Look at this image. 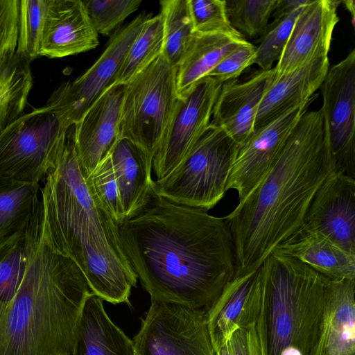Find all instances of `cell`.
Returning a JSON list of instances; mask_svg holds the SVG:
<instances>
[{"label": "cell", "instance_id": "6da1fadb", "mask_svg": "<svg viewBox=\"0 0 355 355\" xmlns=\"http://www.w3.org/2000/svg\"><path fill=\"white\" fill-rule=\"evenodd\" d=\"M123 250L151 301L208 311L235 275L234 246L224 218L153 193L119 225Z\"/></svg>", "mask_w": 355, "mask_h": 355}, {"label": "cell", "instance_id": "7a4b0ae2", "mask_svg": "<svg viewBox=\"0 0 355 355\" xmlns=\"http://www.w3.org/2000/svg\"><path fill=\"white\" fill-rule=\"evenodd\" d=\"M335 171L322 109L306 111L263 180L223 217L234 242V277L258 270L301 227L317 190Z\"/></svg>", "mask_w": 355, "mask_h": 355}, {"label": "cell", "instance_id": "3957f363", "mask_svg": "<svg viewBox=\"0 0 355 355\" xmlns=\"http://www.w3.org/2000/svg\"><path fill=\"white\" fill-rule=\"evenodd\" d=\"M41 187L42 231L51 248L71 259L93 293L130 306L137 276L119 239V225L87 186L69 136Z\"/></svg>", "mask_w": 355, "mask_h": 355}, {"label": "cell", "instance_id": "277c9868", "mask_svg": "<svg viewBox=\"0 0 355 355\" xmlns=\"http://www.w3.org/2000/svg\"><path fill=\"white\" fill-rule=\"evenodd\" d=\"M28 234L26 272L0 318V355H71L76 325L92 291L76 263L46 242L42 211Z\"/></svg>", "mask_w": 355, "mask_h": 355}, {"label": "cell", "instance_id": "5b68a950", "mask_svg": "<svg viewBox=\"0 0 355 355\" xmlns=\"http://www.w3.org/2000/svg\"><path fill=\"white\" fill-rule=\"evenodd\" d=\"M259 269L261 288L255 329L261 355H311L327 278L275 252Z\"/></svg>", "mask_w": 355, "mask_h": 355}, {"label": "cell", "instance_id": "8992f818", "mask_svg": "<svg viewBox=\"0 0 355 355\" xmlns=\"http://www.w3.org/2000/svg\"><path fill=\"white\" fill-rule=\"evenodd\" d=\"M178 67L162 54L124 85L120 132L153 159L166 139L181 103Z\"/></svg>", "mask_w": 355, "mask_h": 355}, {"label": "cell", "instance_id": "52a82bcc", "mask_svg": "<svg viewBox=\"0 0 355 355\" xmlns=\"http://www.w3.org/2000/svg\"><path fill=\"white\" fill-rule=\"evenodd\" d=\"M238 148L223 129L210 123L187 157L153 180V193L177 205L212 209L226 191Z\"/></svg>", "mask_w": 355, "mask_h": 355}, {"label": "cell", "instance_id": "ba28073f", "mask_svg": "<svg viewBox=\"0 0 355 355\" xmlns=\"http://www.w3.org/2000/svg\"><path fill=\"white\" fill-rule=\"evenodd\" d=\"M67 132L46 105L23 114L0 134V177L40 184L57 166Z\"/></svg>", "mask_w": 355, "mask_h": 355}, {"label": "cell", "instance_id": "9c48e42d", "mask_svg": "<svg viewBox=\"0 0 355 355\" xmlns=\"http://www.w3.org/2000/svg\"><path fill=\"white\" fill-rule=\"evenodd\" d=\"M150 14L139 15L111 35L104 51L83 74L60 84L46 106L68 131L87 109L112 85L132 42Z\"/></svg>", "mask_w": 355, "mask_h": 355}, {"label": "cell", "instance_id": "30bf717a", "mask_svg": "<svg viewBox=\"0 0 355 355\" xmlns=\"http://www.w3.org/2000/svg\"><path fill=\"white\" fill-rule=\"evenodd\" d=\"M136 355H216L207 311L151 301L133 339Z\"/></svg>", "mask_w": 355, "mask_h": 355}, {"label": "cell", "instance_id": "8fae6325", "mask_svg": "<svg viewBox=\"0 0 355 355\" xmlns=\"http://www.w3.org/2000/svg\"><path fill=\"white\" fill-rule=\"evenodd\" d=\"M336 172L355 178V50L329 66L320 87Z\"/></svg>", "mask_w": 355, "mask_h": 355}, {"label": "cell", "instance_id": "7c38bea8", "mask_svg": "<svg viewBox=\"0 0 355 355\" xmlns=\"http://www.w3.org/2000/svg\"><path fill=\"white\" fill-rule=\"evenodd\" d=\"M315 96L254 130L238 148L226 185L241 203L263 180L281 154L293 129Z\"/></svg>", "mask_w": 355, "mask_h": 355}, {"label": "cell", "instance_id": "4fadbf2b", "mask_svg": "<svg viewBox=\"0 0 355 355\" xmlns=\"http://www.w3.org/2000/svg\"><path fill=\"white\" fill-rule=\"evenodd\" d=\"M221 85L205 76L182 98L170 131L153 157L156 180L166 176L184 160L206 132Z\"/></svg>", "mask_w": 355, "mask_h": 355}, {"label": "cell", "instance_id": "5bb4252c", "mask_svg": "<svg viewBox=\"0 0 355 355\" xmlns=\"http://www.w3.org/2000/svg\"><path fill=\"white\" fill-rule=\"evenodd\" d=\"M355 254V178L334 172L318 188L299 229Z\"/></svg>", "mask_w": 355, "mask_h": 355}, {"label": "cell", "instance_id": "9a60e30c", "mask_svg": "<svg viewBox=\"0 0 355 355\" xmlns=\"http://www.w3.org/2000/svg\"><path fill=\"white\" fill-rule=\"evenodd\" d=\"M124 85L109 87L68 130L83 175L86 178L111 152L121 137Z\"/></svg>", "mask_w": 355, "mask_h": 355}, {"label": "cell", "instance_id": "2e32d148", "mask_svg": "<svg viewBox=\"0 0 355 355\" xmlns=\"http://www.w3.org/2000/svg\"><path fill=\"white\" fill-rule=\"evenodd\" d=\"M340 3L338 0H312L303 8L274 67L276 78L315 59L328 57Z\"/></svg>", "mask_w": 355, "mask_h": 355}, {"label": "cell", "instance_id": "e0dca14e", "mask_svg": "<svg viewBox=\"0 0 355 355\" xmlns=\"http://www.w3.org/2000/svg\"><path fill=\"white\" fill-rule=\"evenodd\" d=\"M276 80L275 68L259 69L243 81L222 84L214 105L211 124L223 129L239 147L254 130L259 105Z\"/></svg>", "mask_w": 355, "mask_h": 355}, {"label": "cell", "instance_id": "ac0fdd59", "mask_svg": "<svg viewBox=\"0 0 355 355\" xmlns=\"http://www.w3.org/2000/svg\"><path fill=\"white\" fill-rule=\"evenodd\" d=\"M99 44L81 0H48L40 56L64 58L86 52Z\"/></svg>", "mask_w": 355, "mask_h": 355}, {"label": "cell", "instance_id": "d6986e66", "mask_svg": "<svg viewBox=\"0 0 355 355\" xmlns=\"http://www.w3.org/2000/svg\"><path fill=\"white\" fill-rule=\"evenodd\" d=\"M261 277L256 272L234 277L207 311L209 334L215 353L238 329L255 323Z\"/></svg>", "mask_w": 355, "mask_h": 355}, {"label": "cell", "instance_id": "ffe728a7", "mask_svg": "<svg viewBox=\"0 0 355 355\" xmlns=\"http://www.w3.org/2000/svg\"><path fill=\"white\" fill-rule=\"evenodd\" d=\"M355 279H327L322 316L311 355H355Z\"/></svg>", "mask_w": 355, "mask_h": 355}, {"label": "cell", "instance_id": "44dd1931", "mask_svg": "<svg viewBox=\"0 0 355 355\" xmlns=\"http://www.w3.org/2000/svg\"><path fill=\"white\" fill-rule=\"evenodd\" d=\"M110 154L126 220L138 215L151 200L153 159L123 137L118 139Z\"/></svg>", "mask_w": 355, "mask_h": 355}, {"label": "cell", "instance_id": "7402d4cb", "mask_svg": "<svg viewBox=\"0 0 355 355\" xmlns=\"http://www.w3.org/2000/svg\"><path fill=\"white\" fill-rule=\"evenodd\" d=\"M329 66V57L320 58L276 78L259 105L254 129L310 99L320 89Z\"/></svg>", "mask_w": 355, "mask_h": 355}, {"label": "cell", "instance_id": "603a6c76", "mask_svg": "<svg viewBox=\"0 0 355 355\" xmlns=\"http://www.w3.org/2000/svg\"><path fill=\"white\" fill-rule=\"evenodd\" d=\"M103 300L91 292L76 325L71 355H136L130 340L107 315Z\"/></svg>", "mask_w": 355, "mask_h": 355}, {"label": "cell", "instance_id": "cb8c5ba5", "mask_svg": "<svg viewBox=\"0 0 355 355\" xmlns=\"http://www.w3.org/2000/svg\"><path fill=\"white\" fill-rule=\"evenodd\" d=\"M272 252L293 257L329 279H355V254L321 234L298 230Z\"/></svg>", "mask_w": 355, "mask_h": 355}, {"label": "cell", "instance_id": "d4e9b609", "mask_svg": "<svg viewBox=\"0 0 355 355\" xmlns=\"http://www.w3.org/2000/svg\"><path fill=\"white\" fill-rule=\"evenodd\" d=\"M247 41L236 30L230 32L193 33L178 66L177 89L181 98L231 51Z\"/></svg>", "mask_w": 355, "mask_h": 355}, {"label": "cell", "instance_id": "484cf974", "mask_svg": "<svg viewBox=\"0 0 355 355\" xmlns=\"http://www.w3.org/2000/svg\"><path fill=\"white\" fill-rule=\"evenodd\" d=\"M41 186L0 177V241L25 232L41 208Z\"/></svg>", "mask_w": 355, "mask_h": 355}, {"label": "cell", "instance_id": "4316f807", "mask_svg": "<svg viewBox=\"0 0 355 355\" xmlns=\"http://www.w3.org/2000/svg\"><path fill=\"white\" fill-rule=\"evenodd\" d=\"M32 87L28 62L15 54L0 62V134L24 114Z\"/></svg>", "mask_w": 355, "mask_h": 355}, {"label": "cell", "instance_id": "83f0119b", "mask_svg": "<svg viewBox=\"0 0 355 355\" xmlns=\"http://www.w3.org/2000/svg\"><path fill=\"white\" fill-rule=\"evenodd\" d=\"M163 44L162 17L159 14L150 15L128 50L114 85H125L145 69L162 53Z\"/></svg>", "mask_w": 355, "mask_h": 355}, {"label": "cell", "instance_id": "f1b7e54d", "mask_svg": "<svg viewBox=\"0 0 355 355\" xmlns=\"http://www.w3.org/2000/svg\"><path fill=\"white\" fill-rule=\"evenodd\" d=\"M29 248L28 227L25 232L0 241V318L21 285L26 270Z\"/></svg>", "mask_w": 355, "mask_h": 355}, {"label": "cell", "instance_id": "f546056e", "mask_svg": "<svg viewBox=\"0 0 355 355\" xmlns=\"http://www.w3.org/2000/svg\"><path fill=\"white\" fill-rule=\"evenodd\" d=\"M164 29L162 55L178 67L194 33L189 0L159 1Z\"/></svg>", "mask_w": 355, "mask_h": 355}, {"label": "cell", "instance_id": "4dcf8cb0", "mask_svg": "<svg viewBox=\"0 0 355 355\" xmlns=\"http://www.w3.org/2000/svg\"><path fill=\"white\" fill-rule=\"evenodd\" d=\"M48 0H19L15 54L29 63L40 55Z\"/></svg>", "mask_w": 355, "mask_h": 355}, {"label": "cell", "instance_id": "1f68e13d", "mask_svg": "<svg viewBox=\"0 0 355 355\" xmlns=\"http://www.w3.org/2000/svg\"><path fill=\"white\" fill-rule=\"evenodd\" d=\"M277 0H225L231 26L244 37L262 35Z\"/></svg>", "mask_w": 355, "mask_h": 355}, {"label": "cell", "instance_id": "d6a6232c", "mask_svg": "<svg viewBox=\"0 0 355 355\" xmlns=\"http://www.w3.org/2000/svg\"><path fill=\"white\" fill-rule=\"evenodd\" d=\"M306 6L297 8L268 25L255 50L253 63L259 67L260 69L269 70L273 68L274 62L279 60L295 20Z\"/></svg>", "mask_w": 355, "mask_h": 355}, {"label": "cell", "instance_id": "836d02e7", "mask_svg": "<svg viewBox=\"0 0 355 355\" xmlns=\"http://www.w3.org/2000/svg\"><path fill=\"white\" fill-rule=\"evenodd\" d=\"M89 18L98 34L110 35L141 3L140 0L83 1Z\"/></svg>", "mask_w": 355, "mask_h": 355}, {"label": "cell", "instance_id": "e575fe53", "mask_svg": "<svg viewBox=\"0 0 355 355\" xmlns=\"http://www.w3.org/2000/svg\"><path fill=\"white\" fill-rule=\"evenodd\" d=\"M87 186L120 225L125 220L110 154L85 178Z\"/></svg>", "mask_w": 355, "mask_h": 355}, {"label": "cell", "instance_id": "d590c367", "mask_svg": "<svg viewBox=\"0 0 355 355\" xmlns=\"http://www.w3.org/2000/svg\"><path fill=\"white\" fill-rule=\"evenodd\" d=\"M189 4L195 32H230L235 30L228 21L225 0H189Z\"/></svg>", "mask_w": 355, "mask_h": 355}, {"label": "cell", "instance_id": "8d00e7d4", "mask_svg": "<svg viewBox=\"0 0 355 355\" xmlns=\"http://www.w3.org/2000/svg\"><path fill=\"white\" fill-rule=\"evenodd\" d=\"M255 50L256 46L245 41L227 54L207 76L220 84L237 79L245 69L254 64Z\"/></svg>", "mask_w": 355, "mask_h": 355}, {"label": "cell", "instance_id": "74e56055", "mask_svg": "<svg viewBox=\"0 0 355 355\" xmlns=\"http://www.w3.org/2000/svg\"><path fill=\"white\" fill-rule=\"evenodd\" d=\"M19 0H0V62L15 54Z\"/></svg>", "mask_w": 355, "mask_h": 355}, {"label": "cell", "instance_id": "f35d334b", "mask_svg": "<svg viewBox=\"0 0 355 355\" xmlns=\"http://www.w3.org/2000/svg\"><path fill=\"white\" fill-rule=\"evenodd\" d=\"M227 344L230 355H261L255 323L236 329Z\"/></svg>", "mask_w": 355, "mask_h": 355}, {"label": "cell", "instance_id": "ab89813d", "mask_svg": "<svg viewBox=\"0 0 355 355\" xmlns=\"http://www.w3.org/2000/svg\"><path fill=\"white\" fill-rule=\"evenodd\" d=\"M311 0H277L272 16L275 22L297 8L309 4Z\"/></svg>", "mask_w": 355, "mask_h": 355}, {"label": "cell", "instance_id": "60d3db41", "mask_svg": "<svg viewBox=\"0 0 355 355\" xmlns=\"http://www.w3.org/2000/svg\"><path fill=\"white\" fill-rule=\"evenodd\" d=\"M341 3H343L347 10L351 13L352 18V24L354 26V1L353 0H347V1H341Z\"/></svg>", "mask_w": 355, "mask_h": 355}, {"label": "cell", "instance_id": "b9f144b4", "mask_svg": "<svg viewBox=\"0 0 355 355\" xmlns=\"http://www.w3.org/2000/svg\"><path fill=\"white\" fill-rule=\"evenodd\" d=\"M216 355H230L227 344L223 345L216 352Z\"/></svg>", "mask_w": 355, "mask_h": 355}]
</instances>
